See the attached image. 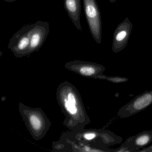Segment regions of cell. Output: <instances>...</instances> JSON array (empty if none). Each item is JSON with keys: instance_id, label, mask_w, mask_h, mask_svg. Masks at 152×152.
Wrapping results in <instances>:
<instances>
[{"instance_id": "6da1fadb", "label": "cell", "mask_w": 152, "mask_h": 152, "mask_svg": "<svg viewBox=\"0 0 152 152\" xmlns=\"http://www.w3.org/2000/svg\"><path fill=\"white\" fill-rule=\"evenodd\" d=\"M56 99L65 116L63 124L68 129H82L91 122L80 94L71 83L65 81L58 85Z\"/></svg>"}, {"instance_id": "7a4b0ae2", "label": "cell", "mask_w": 152, "mask_h": 152, "mask_svg": "<svg viewBox=\"0 0 152 152\" xmlns=\"http://www.w3.org/2000/svg\"><path fill=\"white\" fill-rule=\"evenodd\" d=\"M61 137L88 144L94 147L103 149L105 152H117V150H112L108 148L120 144L123 140L121 137L110 131L84 128L64 133Z\"/></svg>"}, {"instance_id": "3957f363", "label": "cell", "mask_w": 152, "mask_h": 152, "mask_svg": "<svg viewBox=\"0 0 152 152\" xmlns=\"http://www.w3.org/2000/svg\"><path fill=\"white\" fill-rule=\"evenodd\" d=\"M19 113L26 128L33 138L36 141L46 136L51 126V122L43 110L39 107L33 108L20 102Z\"/></svg>"}, {"instance_id": "277c9868", "label": "cell", "mask_w": 152, "mask_h": 152, "mask_svg": "<svg viewBox=\"0 0 152 152\" xmlns=\"http://www.w3.org/2000/svg\"><path fill=\"white\" fill-rule=\"evenodd\" d=\"M83 9L91 35L98 44L102 42V20L96 0H83Z\"/></svg>"}, {"instance_id": "5b68a950", "label": "cell", "mask_w": 152, "mask_h": 152, "mask_svg": "<svg viewBox=\"0 0 152 152\" xmlns=\"http://www.w3.org/2000/svg\"><path fill=\"white\" fill-rule=\"evenodd\" d=\"M34 25V23L24 26L10 40L8 49L10 50L16 57L21 58L26 56Z\"/></svg>"}, {"instance_id": "8992f818", "label": "cell", "mask_w": 152, "mask_h": 152, "mask_svg": "<svg viewBox=\"0 0 152 152\" xmlns=\"http://www.w3.org/2000/svg\"><path fill=\"white\" fill-rule=\"evenodd\" d=\"M152 104V90L137 96L122 107L117 115L121 118H127L145 110Z\"/></svg>"}, {"instance_id": "52a82bcc", "label": "cell", "mask_w": 152, "mask_h": 152, "mask_svg": "<svg viewBox=\"0 0 152 152\" xmlns=\"http://www.w3.org/2000/svg\"><path fill=\"white\" fill-rule=\"evenodd\" d=\"M64 67L83 77L94 79L106 70L104 66L99 64L79 60L67 62Z\"/></svg>"}, {"instance_id": "ba28073f", "label": "cell", "mask_w": 152, "mask_h": 152, "mask_svg": "<svg viewBox=\"0 0 152 152\" xmlns=\"http://www.w3.org/2000/svg\"><path fill=\"white\" fill-rule=\"evenodd\" d=\"M50 31V25L47 22L39 21L34 23L31 30L29 49L26 56L39 51L46 41Z\"/></svg>"}, {"instance_id": "9c48e42d", "label": "cell", "mask_w": 152, "mask_h": 152, "mask_svg": "<svg viewBox=\"0 0 152 152\" xmlns=\"http://www.w3.org/2000/svg\"><path fill=\"white\" fill-rule=\"evenodd\" d=\"M133 25L128 18H126L116 27L113 34L112 50L117 53L127 46L132 31Z\"/></svg>"}, {"instance_id": "30bf717a", "label": "cell", "mask_w": 152, "mask_h": 152, "mask_svg": "<svg viewBox=\"0 0 152 152\" xmlns=\"http://www.w3.org/2000/svg\"><path fill=\"white\" fill-rule=\"evenodd\" d=\"M152 130L144 131L128 138L117 152H138L152 142Z\"/></svg>"}, {"instance_id": "8fae6325", "label": "cell", "mask_w": 152, "mask_h": 152, "mask_svg": "<svg viewBox=\"0 0 152 152\" xmlns=\"http://www.w3.org/2000/svg\"><path fill=\"white\" fill-rule=\"evenodd\" d=\"M64 6L75 26L82 32V29L80 24L81 0H64Z\"/></svg>"}, {"instance_id": "7c38bea8", "label": "cell", "mask_w": 152, "mask_h": 152, "mask_svg": "<svg viewBox=\"0 0 152 152\" xmlns=\"http://www.w3.org/2000/svg\"><path fill=\"white\" fill-rule=\"evenodd\" d=\"M95 79L106 80L108 81L115 83L126 82L129 80V79L125 77H119V76H107L103 74L98 75Z\"/></svg>"}, {"instance_id": "4fadbf2b", "label": "cell", "mask_w": 152, "mask_h": 152, "mask_svg": "<svg viewBox=\"0 0 152 152\" xmlns=\"http://www.w3.org/2000/svg\"><path fill=\"white\" fill-rule=\"evenodd\" d=\"M139 152H152V145L145 148H143V149L139 150Z\"/></svg>"}, {"instance_id": "5bb4252c", "label": "cell", "mask_w": 152, "mask_h": 152, "mask_svg": "<svg viewBox=\"0 0 152 152\" xmlns=\"http://www.w3.org/2000/svg\"><path fill=\"white\" fill-rule=\"evenodd\" d=\"M3 1L7 2H13L17 1L18 0H3Z\"/></svg>"}, {"instance_id": "9a60e30c", "label": "cell", "mask_w": 152, "mask_h": 152, "mask_svg": "<svg viewBox=\"0 0 152 152\" xmlns=\"http://www.w3.org/2000/svg\"><path fill=\"white\" fill-rule=\"evenodd\" d=\"M109 1L111 3H114V2H115V1H116L117 0H109Z\"/></svg>"}]
</instances>
